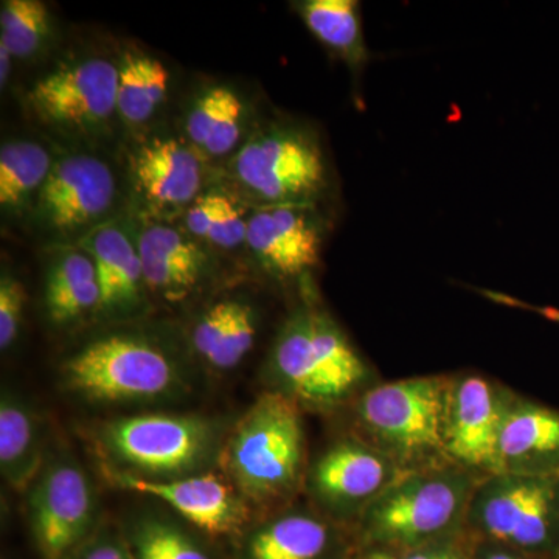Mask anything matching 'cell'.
Masks as SVG:
<instances>
[{
  "mask_svg": "<svg viewBox=\"0 0 559 559\" xmlns=\"http://www.w3.org/2000/svg\"><path fill=\"white\" fill-rule=\"evenodd\" d=\"M323 240L318 205H261L249 215L245 245L267 274L294 282L318 267Z\"/></svg>",
  "mask_w": 559,
  "mask_h": 559,
  "instance_id": "cell-13",
  "label": "cell"
},
{
  "mask_svg": "<svg viewBox=\"0 0 559 559\" xmlns=\"http://www.w3.org/2000/svg\"><path fill=\"white\" fill-rule=\"evenodd\" d=\"M355 559H358V557H356Z\"/></svg>",
  "mask_w": 559,
  "mask_h": 559,
  "instance_id": "cell-36",
  "label": "cell"
},
{
  "mask_svg": "<svg viewBox=\"0 0 559 559\" xmlns=\"http://www.w3.org/2000/svg\"><path fill=\"white\" fill-rule=\"evenodd\" d=\"M248 119L240 95L227 86L210 87L194 102L186 130L194 148L221 157L237 148Z\"/></svg>",
  "mask_w": 559,
  "mask_h": 559,
  "instance_id": "cell-25",
  "label": "cell"
},
{
  "mask_svg": "<svg viewBox=\"0 0 559 559\" xmlns=\"http://www.w3.org/2000/svg\"><path fill=\"white\" fill-rule=\"evenodd\" d=\"M358 559H469V539L466 535L454 536L403 554L360 551Z\"/></svg>",
  "mask_w": 559,
  "mask_h": 559,
  "instance_id": "cell-32",
  "label": "cell"
},
{
  "mask_svg": "<svg viewBox=\"0 0 559 559\" xmlns=\"http://www.w3.org/2000/svg\"><path fill=\"white\" fill-rule=\"evenodd\" d=\"M479 477L452 463L403 473L353 528L358 554H403L465 535V518Z\"/></svg>",
  "mask_w": 559,
  "mask_h": 559,
  "instance_id": "cell-3",
  "label": "cell"
},
{
  "mask_svg": "<svg viewBox=\"0 0 559 559\" xmlns=\"http://www.w3.org/2000/svg\"><path fill=\"white\" fill-rule=\"evenodd\" d=\"M257 312L242 300L212 305L193 329V347L209 366L231 370L249 355L257 337Z\"/></svg>",
  "mask_w": 559,
  "mask_h": 559,
  "instance_id": "cell-21",
  "label": "cell"
},
{
  "mask_svg": "<svg viewBox=\"0 0 559 559\" xmlns=\"http://www.w3.org/2000/svg\"><path fill=\"white\" fill-rule=\"evenodd\" d=\"M300 20L331 53L360 72L370 53L364 38L359 2L355 0H305L296 3Z\"/></svg>",
  "mask_w": 559,
  "mask_h": 559,
  "instance_id": "cell-24",
  "label": "cell"
},
{
  "mask_svg": "<svg viewBox=\"0 0 559 559\" xmlns=\"http://www.w3.org/2000/svg\"><path fill=\"white\" fill-rule=\"evenodd\" d=\"M499 473L559 476V409L514 392L499 436Z\"/></svg>",
  "mask_w": 559,
  "mask_h": 559,
  "instance_id": "cell-17",
  "label": "cell"
},
{
  "mask_svg": "<svg viewBox=\"0 0 559 559\" xmlns=\"http://www.w3.org/2000/svg\"><path fill=\"white\" fill-rule=\"evenodd\" d=\"M119 68L105 58H84L36 81L27 100L40 120L66 131H94L117 112Z\"/></svg>",
  "mask_w": 559,
  "mask_h": 559,
  "instance_id": "cell-12",
  "label": "cell"
},
{
  "mask_svg": "<svg viewBox=\"0 0 559 559\" xmlns=\"http://www.w3.org/2000/svg\"><path fill=\"white\" fill-rule=\"evenodd\" d=\"M46 308L55 323H69L100 307V286L86 250L69 249L47 271Z\"/></svg>",
  "mask_w": 559,
  "mask_h": 559,
  "instance_id": "cell-23",
  "label": "cell"
},
{
  "mask_svg": "<svg viewBox=\"0 0 559 559\" xmlns=\"http://www.w3.org/2000/svg\"><path fill=\"white\" fill-rule=\"evenodd\" d=\"M13 58V53H11L7 44L0 40V84H2V87L5 86L7 81L10 79L11 60Z\"/></svg>",
  "mask_w": 559,
  "mask_h": 559,
  "instance_id": "cell-35",
  "label": "cell"
},
{
  "mask_svg": "<svg viewBox=\"0 0 559 559\" xmlns=\"http://www.w3.org/2000/svg\"><path fill=\"white\" fill-rule=\"evenodd\" d=\"M72 392L102 403L168 399L179 392L175 362L157 345L132 334L92 341L62 366Z\"/></svg>",
  "mask_w": 559,
  "mask_h": 559,
  "instance_id": "cell-8",
  "label": "cell"
},
{
  "mask_svg": "<svg viewBox=\"0 0 559 559\" xmlns=\"http://www.w3.org/2000/svg\"><path fill=\"white\" fill-rule=\"evenodd\" d=\"M401 474L388 455L348 433L308 465L304 491L312 509L353 532L360 516Z\"/></svg>",
  "mask_w": 559,
  "mask_h": 559,
  "instance_id": "cell-9",
  "label": "cell"
},
{
  "mask_svg": "<svg viewBox=\"0 0 559 559\" xmlns=\"http://www.w3.org/2000/svg\"><path fill=\"white\" fill-rule=\"evenodd\" d=\"M44 433L32 407L11 393L0 401V473L16 491H28L44 468Z\"/></svg>",
  "mask_w": 559,
  "mask_h": 559,
  "instance_id": "cell-22",
  "label": "cell"
},
{
  "mask_svg": "<svg viewBox=\"0 0 559 559\" xmlns=\"http://www.w3.org/2000/svg\"><path fill=\"white\" fill-rule=\"evenodd\" d=\"M238 182L261 205H318L330 168L318 135L296 123H274L253 134L234 160Z\"/></svg>",
  "mask_w": 559,
  "mask_h": 559,
  "instance_id": "cell-7",
  "label": "cell"
},
{
  "mask_svg": "<svg viewBox=\"0 0 559 559\" xmlns=\"http://www.w3.org/2000/svg\"><path fill=\"white\" fill-rule=\"evenodd\" d=\"M466 538L559 559V476L498 473L477 481Z\"/></svg>",
  "mask_w": 559,
  "mask_h": 559,
  "instance_id": "cell-6",
  "label": "cell"
},
{
  "mask_svg": "<svg viewBox=\"0 0 559 559\" xmlns=\"http://www.w3.org/2000/svg\"><path fill=\"white\" fill-rule=\"evenodd\" d=\"M53 162L49 151L32 140L3 143L0 150V205L17 212L38 197Z\"/></svg>",
  "mask_w": 559,
  "mask_h": 559,
  "instance_id": "cell-27",
  "label": "cell"
},
{
  "mask_svg": "<svg viewBox=\"0 0 559 559\" xmlns=\"http://www.w3.org/2000/svg\"><path fill=\"white\" fill-rule=\"evenodd\" d=\"M248 218L240 202L223 191H210L198 198L186 216L187 229L200 240L223 249L246 242Z\"/></svg>",
  "mask_w": 559,
  "mask_h": 559,
  "instance_id": "cell-29",
  "label": "cell"
},
{
  "mask_svg": "<svg viewBox=\"0 0 559 559\" xmlns=\"http://www.w3.org/2000/svg\"><path fill=\"white\" fill-rule=\"evenodd\" d=\"M266 373L271 392L301 411L337 409L378 382L336 320L311 300L297 305L280 326Z\"/></svg>",
  "mask_w": 559,
  "mask_h": 559,
  "instance_id": "cell-1",
  "label": "cell"
},
{
  "mask_svg": "<svg viewBox=\"0 0 559 559\" xmlns=\"http://www.w3.org/2000/svg\"><path fill=\"white\" fill-rule=\"evenodd\" d=\"M142 193L162 207H179L198 200L202 165L193 150L175 139L143 143L132 162Z\"/></svg>",
  "mask_w": 559,
  "mask_h": 559,
  "instance_id": "cell-20",
  "label": "cell"
},
{
  "mask_svg": "<svg viewBox=\"0 0 559 559\" xmlns=\"http://www.w3.org/2000/svg\"><path fill=\"white\" fill-rule=\"evenodd\" d=\"M514 390L480 373L450 374L444 448L452 465L484 479L499 473V436Z\"/></svg>",
  "mask_w": 559,
  "mask_h": 559,
  "instance_id": "cell-11",
  "label": "cell"
},
{
  "mask_svg": "<svg viewBox=\"0 0 559 559\" xmlns=\"http://www.w3.org/2000/svg\"><path fill=\"white\" fill-rule=\"evenodd\" d=\"M123 536L132 559H215L193 533L162 518L132 522Z\"/></svg>",
  "mask_w": 559,
  "mask_h": 559,
  "instance_id": "cell-28",
  "label": "cell"
},
{
  "mask_svg": "<svg viewBox=\"0 0 559 559\" xmlns=\"http://www.w3.org/2000/svg\"><path fill=\"white\" fill-rule=\"evenodd\" d=\"M24 285L9 274L3 272L0 278V349L7 352L16 341L21 333L22 320L25 310Z\"/></svg>",
  "mask_w": 559,
  "mask_h": 559,
  "instance_id": "cell-31",
  "label": "cell"
},
{
  "mask_svg": "<svg viewBox=\"0 0 559 559\" xmlns=\"http://www.w3.org/2000/svg\"><path fill=\"white\" fill-rule=\"evenodd\" d=\"M218 459L246 503L271 513L285 509L307 477L300 407L282 393H263L223 441Z\"/></svg>",
  "mask_w": 559,
  "mask_h": 559,
  "instance_id": "cell-2",
  "label": "cell"
},
{
  "mask_svg": "<svg viewBox=\"0 0 559 559\" xmlns=\"http://www.w3.org/2000/svg\"><path fill=\"white\" fill-rule=\"evenodd\" d=\"M353 533L312 507H285L246 530L238 559H355Z\"/></svg>",
  "mask_w": 559,
  "mask_h": 559,
  "instance_id": "cell-15",
  "label": "cell"
},
{
  "mask_svg": "<svg viewBox=\"0 0 559 559\" xmlns=\"http://www.w3.org/2000/svg\"><path fill=\"white\" fill-rule=\"evenodd\" d=\"M94 443L112 473L173 480L201 473L219 455L218 428L198 415L140 414L102 423Z\"/></svg>",
  "mask_w": 559,
  "mask_h": 559,
  "instance_id": "cell-5",
  "label": "cell"
},
{
  "mask_svg": "<svg viewBox=\"0 0 559 559\" xmlns=\"http://www.w3.org/2000/svg\"><path fill=\"white\" fill-rule=\"evenodd\" d=\"M112 480L170 506L190 525L213 538L238 535L249 521L248 503L229 479L198 473L173 480H146L112 473Z\"/></svg>",
  "mask_w": 559,
  "mask_h": 559,
  "instance_id": "cell-16",
  "label": "cell"
},
{
  "mask_svg": "<svg viewBox=\"0 0 559 559\" xmlns=\"http://www.w3.org/2000/svg\"><path fill=\"white\" fill-rule=\"evenodd\" d=\"M138 249L146 289L165 300L186 299L207 270V255L201 246L173 227H146Z\"/></svg>",
  "mask_w": 559,
  "mask_h": 559,
  "instance_id": "cell-19",
  "label": "cell"
},
{
  "mask_svg": "<svg viewBox=\"0 0 559 559\" xmlns=\"http://www.w3.org/2000/svg\"><path fill=\"white\" fill-rule=\"evenodd\" d=\"M116 193V178L105 162L70 154L55 162L36 197V219L53 234L95 229L112 207Z\"/></svg>",
  "mask_w": 559,
  "mask_h": 559,
  "instance_id": "cell-14",
  "label": "cell"
},
{
  "mask_svg": "<svg viewBox=\"0 0 559 559\" xmlns=\"http://www.w3.org/2000/svg\"><path fill=\"white\" fill-rule=\"evenodd\" d=\"M90 253L97 271L100 286L98 311L106 318H130L143 308L142 261L138 242H132L119 226H100L92 229L81 241Z\"/></svg>",
  "mask_w": 559,
  "mask_h": 559,
  "instance_id": "cell-18",
  "label": "cell"
},
{
  "mask_svg": "<svg viewBox=\"0 0 559 559\" xmlns=\"http://www.w3.org/2000/svg\"><path fill=\"white\" fill-rule=\"evenodd\" d=\"M73 559H132L127 540L112 530H100Z\"/></svg>",
  "mask_w": 559,
  "mask_h": 559,
  "instance_id": "cell-33",
  "label": "cell"
},
{
  "mask_svg": "<svg viewBox=\"0 0 559 559\" xmlns=\"http://www.w3.org/2000/svg\"><path fill=\"white\" fill-rule=\"evenodd\" d=\"M51 33V16L39 0H3L0 40L14 58H31L43 49Z\"/></svg>",
  "mask_w": 559,
  "mask_h": 559,
  "instance_id": "cell-30",
  "label": "cell"
},
{
  "mask_svg": "<svg viewBox=\"0 0 559 559\" xmlns=\"http://www.w3.org/2000/svg\"><path fill=\"white\" fill-rule=\"evenodd\" d=\"M28 521L44 559H73L94 536L98 502L91 479L68 455L50 459L28 488Z\"/></svg>",
  "mask_w": 559,
  "mask_h": 559,
  "instance_id": "cell-10",
  "label": "cell"
},
{
  "mask_svg": "<svg viewBox=\"0 0 559 559\" xmlns=\"http://www.w3.org/2000/svg\"><path fill=\"white\" fill-rule=\"evenodd\" d=\"M450 374L377 382L353 401L356 436L403 473L451 463L444 448Z\"/></svg>",
  "mask_w": 559,
  "mask_h": 559,
  "instance_id": "cell-4",
  "label": "cell"
},
{
  "mask_svg": "<svg viewBox=\"0 0 559 559\" xmlns=\"http://www.w3.org/2000/svg\"><path fill=\"white\" fill-rule=\"evenodd\" d=\"M469 559H543L524 554V551L488 543V540L469 539Z\"/></svg>",
  "mask_w": 559,
  "mask_h": 559,
  "instance_id": "cell-34",
  "label": "cell"
},
{
  "mask_svg": "<svg viewBox=\"0 0 559 559\" xmlns=\"http://www.w3.org/2000/svg\"><path fill=\"white\" fill-rule=\"evenodd\" d=\"M119 68L117 112L130 124L148 121L167 95L170 72L156 58L128 51Z\"/></svg>",
  "mask_w": 559,
  "mask_h": 559,
  "instance_id": "cell-26",
  "label": "cell"
}]
</instances>
